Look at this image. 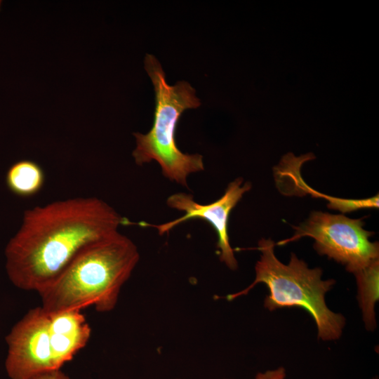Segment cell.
<instances>
[{
  "mask_svg": "<svg viewBox=\"0 0 379 379\" xmlns=\"http://www.w3.org/2000/svg\"><path fill=\"white\" fill-rule=\"evenodd\" d=\"M124 219L97 197H75L24 211L8 242L6 269L19 288L39 293L85 246L119 232Z\"/></svg>",
  "mask_w": 379,
  "mask_h": 379,
  "instance_id": "obj_1",
  "label": "cell"
},
{
  "mask_svg": "<svg viewBox=\"0 0 379 379\" xmlns=\"http://www.w3.org/2000/svg\"><path fill=\"white\" fill-rule=\"evenodd\" d=\"M139 259L136 245L119 232L92 242L39 293L41 307L48 313L89 306L109 312Z\"/></svg>",
  "mask_w": 379,
  "mask_h": 379,
  "instance_id": "obj_2",
  "label": "cell"
},
{
  "mask_svg": "<svg viewBox=\"0 0 379 379\" xmlns=\"http://www.w3.org/2000/svg\"><path fill=\"white\" fill-rule=\"evenodd\" d=\"M275 244L272 239H262L257 249L261 252L257 262L253 282L245 289L226 296L231 301L246 295L256 284L263 283L269 289L264 307L270 311L279 308L300 307L314 319L318 338L324 341L335 340L345 324L343 314L331 311L325 296L335 284L334 279L323 280L321 269L309 268L307 264L291 253L285 265L274 254Z\"/></svg>",
  "mask_w": 379,
  "mask_h": 379,
  "instance_id": "obj_3",
  "label": "cell"
},
{
  "mask_svg": "<svg viewBox=\"0 0 379 379\" xmlns=\"http://www.w3.org/2000/svg\"><path fill=\"white\" fill-rule=\"evenodd\" d=\"M145 69L154 86L155 110L150 131L133 133L136 147L132 155L138 166L157 161L168 179L187 187V179L192 173L204 171L203 157L180 150L175 142V129L182 114L200 106L195 90L185 81L169 85L159 60L146 54Z\"/></svg>",
  "mask_w": 379,
  "mask_h": 379,
  "instance_id": "obj_4",
  "label": "cell"
},
{
  "mask_svg": "<svg viewBox=\"0 0 379 379\" xmlns=\"http://www.w3.org/2000/svg\"><path fill=\"white\" fill-rule=\"evenodd\" d=\"M362 220L313 211L305 222L294 227L295 232L292 237L279 241L277 245L283 246L303 237H312L319 254L344 265L348 272L356 275L378 261L379 258L378 243L369 240L373 232L363 228Z\"/></svg>",
  "mask_w": 379,
  "mask_h": 379,
  "instance_id": "obj_5",
  "label": "cell"
},
{
  "mask_svg": "<svg viewBox=\"0 0 379 379\" xmlns=\"http://www.w3.org/2000/svg\"><path fill=\"white\" fill-rule=\"evenodd\" d=\"M8 346L6 368L12 379H32L54 371L48 314L32 308L13 326L6 338Z\"/></svg>",
  "mask_w": 379,
  "mask_h": 379,
  "instance_id": "obj_6",
  "label": "cell"
},
{
  "mask_svg": "<svg viewBox=\"0 0 379 379\" xmlns=\"http://www.w3.org/2000/svg\"><path fill=\"white\" fill-rule=\"evenodd\" d=\"M242 182L241 178L235 179L229 183L224 194L220 199L207 204L197 203L194 200L193 196L190 194L178 192L171 194L166 200L167 206L185 212L183 215L163 224L154 225L142 222L140 225L154 227L160 235H163L187 220L195 218L203 219L211 224L217 234V248L220 261L230 269L236 270L237 261L234 250L230 244L227 228L232 210L241 200L244 194L251 188L250 182H246L241 186Z\"/></svg>",
  "mask_w": 379,
  "mask_h": 379,
  "instance_id": "obj_7",
  "label": "cell"
},
{
  "mask_svg": "<svg viewBox=\"0 0 379 379\" xmlns=\"http://www.w3.org/2000/svg\"><path fill=\"white\" fill-rule=\"evenodd\" d=\"M47 313L53 364L58 370L86 345L91 329L81 310Z\"/></svg>",
  "mask_w": 379,
  "mask_h": 379,
  "instance_id": "obj_8",
  "label": "cell"
},
{
  "mask_svg": "<svg viewBox=\"0 0 379 379\" xmlns=\"http://www.w3.org/2000/svg\"><path fill=\"white\" fill-rule=\"evenodd\" d=\"M45 173L36 162L23 159L15 162L8 169L6 183L8 190L20 197L36 195L43 188Z\"/></svg>",
  "mask_w": 379,
  "mask_h": 379,
  "instance_id": "obj_9",
  "label": "cell"
},
{
  "mask_svg": "<svg viewBox=\"0 0 379 379\" xmlns=\"http://www.w3.org/2000/svg\"><path fill=\"white\" fill-rule=\"evenodd\" d=\"M378 261L355 275L358 288V300L366 326L375 328L374 307L378 300Z\"/></svg>",
  "mask_w": 379,
  "mask_h": 379,
  "instance_id": "obj_10",
  "label": "cell"
},
{
  "mask_svg": "<svg viewBox=\"0 0 379 379\" xmlns=\"http://www.w3.org/2000/svg\"><path fill=\"white\" fill-rule=\"evenodd\" d=\"M286 376L285 368L280 366L276 369L258 373L255 375V379H285Z\"/></svg>",
  "mask_w": 379,
  "mask_h": 379,
  "instance_id": "obj_11",
  "label": "cell"
},
{
  "mask_svg": "<svg viewBox=\"0 0 379 379\" xmlns=\"http://www.w3.org/2000/svg\"><path fill=\"white\" fill-rule=\"evenodd\" d=\"M32 379H69L60 369L48 371L34 377Z\"/></svg>",
  "mask_w": 379,
  "mask_h": 379,
  "instance_id": "obj_12",
  "label": "cell"
},
{
  "mask_svg": "<svg viewBox=\"0 0 379 379\" xmlns=\"http://www.w3.org/2000/svg\"><path fill=\"white\" fill-rule=\"evenodd\" d=\"M1 1H0V6H1Z\"/></svg>",
  "mask_w": 379,
  "mask_h": 379,
  "instance_id": "obj_13",
  "label": "cell"
},
{
  "mask_svg": "<svg viewBox=\"0 0 379 379\" xmlns=\"http://www.w3.org/2000/svg\"><path fill=\"white\" fill-rule=\"evenodd\" d=\"M373 379H378V378L375 377V378H373Z\"/></svg>",
  "mask_w": 379,
  "mask_h": 379,
  "instance_id": "obj_14",
  "label": "cell"
}]
</instances>
